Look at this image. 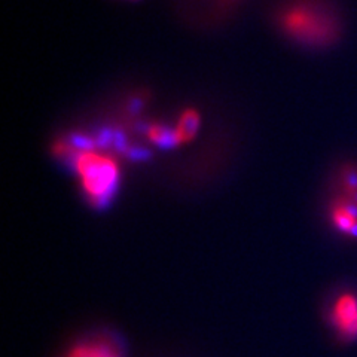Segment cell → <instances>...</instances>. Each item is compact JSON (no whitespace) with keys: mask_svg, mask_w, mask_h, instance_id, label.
Segmentation results:
<instances>
[{"mask_svg":"<svg viewBox=\"0 0 357 357\" xmlns=\"http://www.w3.org/2000/svg\"><path fill=\"white\" fill-rule=\"evenodd\" d=\"M72 162L88 203L106 206L119 185L121 170L115 156L89 148L76 152Z\"/></svg>","mask_w":357,"mask_h":357,"instance_id":"obj_2","label":"cell"},{"mask_svg":"<svg viewBox=\"0 0 357 357\" xmlns=\"http://www.w3.org/2000/svg\"><path fill=\"white\" fill-rule=\"evenodd\" d=\"M199 128V114L195 109H186L178 118L177 127L174 128L177 143L191 142Z\"/></svg>","mask_w":357,"mask_h":357,"instance_id":"obj_6","label":"cell"},{"mask_svg":"<svg viewBox=\"0 0 357 357\" xmlns=\"http://www.w3.org/2000/svg\"><path fill=\"white\" fill-rule=\"evenodd\" d=\"M329 216L335 229L344 236H357V197L344 194L335 199Z\"/></svg>","mask_w":357,"mask_h":357,"instance_id":"obj_4","label":"cell"},{"mask_svg":"<svg viewBox=\"0 0 357 357\" xmlns=\"http://www.w3.org/2000/svg\"><path fill=\"white\" fill-rule=\"evenodd\" d=\"M146 134H148L151 142H153L155 144H158V146H162V148H170V146H174V144H178L174 130H169V128H165L158 124L151 126L148 128Z\"/></svg>","mask_w":357,"mask_h":357,"instance_id":"obj_7","label":"cell"},{"mask_svg":"<svg viewBox=\"0 0 357 357\" xmlns=\"http://www.w3.org/2000/svg\"><path fill=\"white\" fill-rule=\"evenodd\" d=\"M286 36L312 48H325L340 38L341 26L333 10L320 0H295L278 14Z\"/></svg>","mask_w":357,"mask_h":357,"instance_id":"obj_1","label":"cell"},{"mask_svg":"<svg viewBox=\"0 0 357 357\" xmlns=\"http://www.w3.org/2000/svg\"><path fill=\"white\" fill-rule=\"evenodd\" d=\"M329 320L340 337L353 340L357 337V296L344 292L335 298L329 310Z\"/></svg>","mask_w":357,"mask_h":357,"instance_id":"obj_3","label":"cell"},{"mask_svg":"<svg viewBox=\"0 0 357 357\" xmlns=\"http://www.w3.org/2000/svg\"><path fill=\"white\" fill-rule=\"evenodd\" d=\"M64 357H122V353L115 341L106 337H94L72 345Z\"/></svg>","mask_w":357,"mask_h":357,"instance_id":"obj_5","label":"cell"}]
</instances>
